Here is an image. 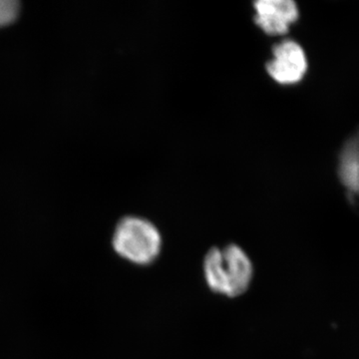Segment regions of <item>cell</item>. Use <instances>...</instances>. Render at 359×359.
Masks as SVG:
<instances>
[{
    "instance_id": "obj_1",
    "label": "cell",
    "mask_w": 359,
    "mask_h": 359,
    "mask_svg": "<svg viewBox=\"0 0 359 359\" xmlns=\"http://www.w3.org/2000/svg\"><path fill=\"white\" fill-rule=\"evenodd\" d=\"M204 275L210 289L216 294L236 297L249 289L254 275L250 257L237 245L212 248L205 255Z\"/></svg>"
},
{
    "instance_id": "obj_2",
    "label": "cell",
    "mask_w": 359,
    "mask_h": 359,
    "mask_svg": "<svg viewBox=\"0 0 359 359\" xmlns=\"http://www.w3.org/2000/svg\"><path fill=\"white\" fill-rule=\"evenodd\" d=\"M112 245L123 259L139 266H147L159 257L162 238L155 224L148 219L125 217L116 226Z\"/></svg>"
},
{
    "instance_id": "obj_3",
    "label": "cell",
    "mask_w": 359,
    "mask_h": 359,
    "mask_svg": "<svg viewBox=\"0 0 359 359\" xmlns=\"http://www.w3.org/2000/svg\"><path fill=\"white\" fill-rule=\"evenodd\" d=\"M273 54L266 70L273 80L283 85L301 81L308 69V60L301 45L292 39L283 40L273 46Z\"/></svg>"
},
{
    "instance_id": "obj_4",
    "label": "cell",
    "mask_w": 359,
    "mask_h": 359,
    "mask_svg": "<svg viewBox=\"0 0 359 359\" xmlns=\"http://www.w3.org/2000/svg\"><path fill=\"white\" fill-rule=\"evenodd\" d=\"M254 6L256 25L269 35L285 34L299 18V9L292 0H259Z\"/></svg>"
},
{
    "instance_id": "obj_5",
    "label": "cell",
    "mask_w": 359,
    "mask_h": 359,
    "mask_svg": "<svg viewBox=\"0 0 359 359\" xmlns=\"http://www.w3.org/2000/svg\"><path fill=\"white\" fill-rule=\"evenodd\" d=\"M18 11L20 6L15 0H0V26L15 20Z\"/></svg>"
}]
</instances>
